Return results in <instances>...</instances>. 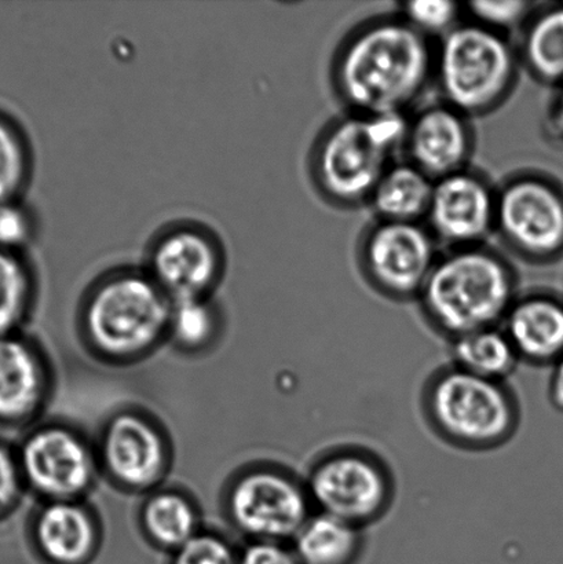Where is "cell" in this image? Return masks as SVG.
<instances>
[{"mask_svg": "<svg viewBox=\"0 0 563 564\" xmlns=\"http://www.w3.org/2000/svg\"><path fill=\"white\" fill-rule=\"evenodd\" d=\"M555 88L548 110V118H545V129L553 140L563 143V82Z\"/></svg>", "mask_w": 563, "mask_h": 564, "instance_id": "33", "label": "cell"}, {"mask_svg": "<svg viewBox=\"0 0 563 564\" xmlns=\"http://www.w3.org/2000/svg\"><path fill=\"white\" fill-rule=\"evenodd\" d=\"M197 521L195 507L174 491L154 495L142 508V527L149 538L174 551L198 534Z\"/></svg>", "mask_w": 563, "mask_h": 564, "instance_id": "24", "label": "cell"}, {"mask_svg": "<svg viewBox=\"0 0 563 564\" xmlns=\"http://www.w3.org/2000/svg\"><path fill=\"white\" fill-rule=\"evenodd\" d=\"M217 312L208 297L173 302L169 334L180 346L197 350L207 346L217 334Z\"/></svg>", "mask_w": 563, "mask_h": 564, "instance_id": "26", "label": "cell"}, {"mask_svg": "<svg viewBox=\"0 0 563 564\" xmlns=\"http://www.w3.org/2000/svg\"><path fill=\"white\" fill-rule=\"evenodd\" d=\"M522 69L517 47L504 33L461 22L435 47L434 80L443 101L467 118L504 107Z\"/></svg>", "mask_w": 563, "mask_h": 564, "instance_id": "4", "label": "cell"}, {"mask_svg": "<svg viewBox=\"0 0 563 564\" xmlns=\"http://www.w3.org/2000/svg\"><path fill=\"white\" fill-rule=\"evenodd\" d=\"M522 69L543 85L563 82V3L534 8L517 44Z\"/></svg>", "mask_w": 563, "mask_h": 564, "instance_id": "19", "label": "cell"}, {"mask_svg": "<svg viewBox=\"0 0 563 564\" xmlns=\"http://www.w3.org/2000/svg\"><path fill=\"white\" fill-rule=\"evenodd\" d=\"M435 47L399 15L364 22L344 39L331 83L347 112L408 116L434 80Z\"/></svg>", "mask_w": 563, "mask_h": 564, "instance_id": "1", "label": "cell"}, {"mask_svg": "<svg viewBox=\"0 0 563 564\" xmlns=\"http://www.w3.org/2000/svg\"><path fill=\"white\" fill-rule=\"evenodd\" d=\"M173 301L145 269H121L93 286L83 310L88 340L98 351L129 358L169 334Z\"/></svg>", "mask_w": 563, "mask_h": 564, "instance_id": "6", "label": "cell"}, {"mask_svg": "<svg viewBox=\"0 0 563 564\" xmlns=\"http://www.w3.org/2000/svg\"><path fill=\"white\" fill-rule=\"evenodd\" d=\"M104 466L110 477L131 489H147L159 482L167 466L162 434L149 420L134 413L110 420L101 444Z\"/></svg>", "mask_w": 563, "mask_h": 564, "instance_id": "15", "label": "cell"}, {"mask_svg": "<svg viewBox=\"0 0 563 564\" xmlns=\"http://www.w3.org/2000/svg\"><path fill=\"white\" fill-rule=\"evenodd\" d=\"M495 235L522 261H559L563 257V187L539 171L510 175L496 187Z\"/></svg>", "mask_w": 563, "mask_h": 564, "instance_id": "7", "label": "cell"}, {"mask_svg": "<svg viewBox=\"0 0 563 564\" xmlns=\"http://www.w3.org/2000/svg\"><path fill=\"white\" fill-rule=\"evenodd\" d=\"M24 488L15 451L0 440V521L13 512Z\"/></svg>", "mask_w": 563, "mask_h": 564, "instance_id": "31", "label": "cell"}, {"mask_svg": "<svg viewBox=\"0 0 563 564\" xmlns=\"http://www.w3.org/2000/svg\"><path fill=\"white\" fill-rule=\"evenodd\" d=\"M225 269V253L212 231L193 224L173 226L149 248L147 272L171 301L208 297Z\"/></svg>", "mask_w": 563, "mask_h": 564, "instance_id": "11", "label": "cell"}, {"mask_svg": "<svg viewBox=\"0 0 563 564\" xmlns=\"http://www.w3.org/2000/svg\"><path fill=\"white\" fill-rule=\"evenodd\" d=\"M450 341L451 365L479 378L506 381L522 362L501 326L472 332Z\"/></svg>", "mask_w": 563, "mask_h": 564, "instance_id": "22", "label": "cell"}, {"mask_svg": "<svg viewBox=\"0 0 563 564\" xmlns=\"http://www.w3.org/2000/svg\"><path fill=\"white\" fill-rule=\"evenodd\" d=\"M173 564H239L225 540L213 534H197L175 551Z\"/></svg>", "mask_w": 563, "mask_h": 564, "instance_id": "30", "label": "cell"}, {"mask_svg": "<svg viewBox=\"0 0 563 564\" xmlns=\"http://www.w3.org/2000/svg\"><path fill=\"white\" fill-rule=\"evenodd\" d=\"M44 394L46 372L36 348L20 332L0 337V427L30 422Z\"/></svg>", "mask_w": 563, "mask_h": 564, "instance_id": "16", "label": "cell"}, {"mask_svg": "<svg viewBox=\"0 0 563 564\" xmlns=\"http://www.w3.org/2000/svg\"><path fill=\"white\" fill-rule=\"evenodd\" d=\"M496 187L470 169L434 182L426 226L450 250L484 246L495 234Z\"/></svg>", "mask_w": 563, "mask_h": 564, "instance_id": "13", "label": "cell"}, {"mask_svg": "<svg viewBox=\"0 0 563 564\" xmlns=\"http://www.w3.org/2000/svg\"><path fill=\"white\" fill-rule=\"evenodd\" d=\"M422 405L440 438L472 452L504 446L521 420L517 397L506 381L479 378L454 365L429 379Z\"/></svg>", "mask_w": 563, "mask_h": 564, "instance_id": "5", "label": "cell"}, {"mask_svg": "<svg viewBox=\"0 0 563 564\" xmlns=\"http://www.w3.org/2000/svg\"><path fill=\"white\" fill-rule=\"evenodd\" d=\"M501 328L522 362L554 365L563 356V299L548 292L520 295Z\"/></svg>", "mask_w": 563, "mask_h": 564, "instance_id": "17", "label": "cell"}, {"mask_svg": "<svg viewBox=\"0 0 563 564\" xmlns=\"http://www.w3.org/2000/svg\"><path fill=\"white\" fill-rule=\"evenodd\" d=\"M231 522L253 541L286 543L312 517L306 484L279 469H257L231 486Z\"/></svg>", "mask_w": 563, "mask_h": 564, "instance_id": "10", "label": "cell"}, {"mask_svg": "<svg viewBox=\"0 0 563 564\" xmlns=\"http://www.w3.org/2000/svg\"><path fill=\"white\" fill-rule=\"evenodd\" d=\"M470 120L444 101L407 116V162L434 181L467 170L476 147Z\"/></svg>", "mask_w": 563, "mask_h": 564, "instance_id": "14", "label": "cell"}, {"mask_svg": "<svg viewBox=\"0 0 563 564\" xmlns=\"http://www.w3.org/2000/svg\"><path fill=\"white\" fill-rule=\"evenodd\" d=\"M361 528L316 512L291 541L301 564H357L364 552Z\"/></svg>", "mask_w": 563, "mask_h": 564, "instance_id": "21", "label": "cell"}, {"mask_svg": "<svg viewBox=\"0 0 563 564\" xmlns=\"http://www.w3.org/2000/svg\"><path fill=\"white\" fill-rule=\"evenodd\" d=\"M437 247L426 225L377 219L358 242V267L380 295L418 301L439 261Z\"/></svg>", "mask_w": 563, "mask_h": 564, "instance_id": "9", "label": "cell"}, {"mask_svg": "<svg viewBox=\"0 0 563 564\" xmlns=\"http://www.w3.org/2000/svg\"><path fill=\"white\" fill-rule=\"evenodd\" d=\"M306 488L314 511L366 529L389 511L394 499L390 469L373 453L345 446L313 464Z\"/></svg>", "mask_w": 563, "mask_h": 564, "instance_id": "8", "label": "cell"}, {"mask_svg": "<svg viewBox=\"0 0 563 564\" xmlns=\"http://www.w3.org/2000/svg\"><path fill=\"white\" fill-rule=\"evenodd\" d=\"M463 6L448 0H415L401 4L400 15L422 35L444 37L461 24Z\"/></svg>", "mask_w": 563, "mask_h": 564, "instance_id": "27", "label": "cell"}, {"mask_svg": "<svg viewBox=\"0 0 563 564\" xmlns=\"http://www.w3.org/2000/svg\"><path fill=\"white\" fill-rule=\"evenodd\" d=\"M239 564H301L291 545L272 541H253L242 552Z\"/></svg>", "mask_w": 563, "mask_h": 564, "instance_id": "32", "label": "cell"}, {"mask_svg": "<svg viewBox=\"0 0 563 564\" xmlns=\"http://www.w3.org/2000/svg\"><path fill=\"white\" fill-rule=\"evenodd\" d=\"M518 296L512 264L494 248L476 246L440 256L418 302L433 329L454 340L501 326Z\"/></svg>", "mask_w": 563, "mask_h": 564, "instance_id": "2", "label": "cell"}, {"mask_svg": "<svg viewBox=\"0 0 563 564\" xmlns=\"http://www.w3.org/2000/svg\"><path fill=\"white\" fill-rule=\"evenodd\" d=\"M550 401L563 412V356L553 365L550 379Z\"/></svg>", "mask_w": 563, "mask_h": 564, "instance_id": "34", "label": "cell"}, {"mask_svg": "<svg viewBox=\"0 0 563 564\" xmlns=\"http://www.w3.org/2000/svg\"><path fill=\"white\" fill-rule=\"evenodd\" d=\"M36 235V223L24 202L0 204V248L25 253Z\"/></svg>", "mask_w": 563, "mask_h": 564, "instance_id": "29", "label": "cell"}, {"mask_svg": "<svg viewBox=\"0 0 563 564\" xmlns=\"http://www.w3.org/2000/svg\"><path fill=\"white\" fill-rule=\"evenodd\" d=\"M407 116L347 112L320 132L311 152V178L336 208L364 206L404 147Z\"/></svg>", "mask_w": 563, "mask_h": 564, "instance_id": "3", "label": "cell"}, {"mask_svg": "<svg viewBox=\"0 0 563 564\" xmlns=\"http://www.w3.org/2000/svg\"><path fill=\"white\" fill-rule=\"evenodd\" d=\"M434 182L407 160L394 162L379 181L368 206L380 220L423 224L432 202Z\"/></svg>", "mask_w": 563, "mask_h": 564, "instance_id": "20", "label": "cell"}, {"mask_svg": "<svg viewBox=\"0 0 563 564\" xmlns=\"http://www.w3.org/2000/svg\"><path fill=\"white\" fill-rule=\"evenodd\" d=\"M15 455L25 488L50 501H74L91 484L93 456L74 431L53 425L32 431Z\"/></svg>", "mask_w": 563, "mask_h": 564, "instance_id": "12", "label": "cell"}, {"mask_svg": "<svg viewBox=\"0 0 563 564\" xmlns=\"http://www.w3.org/2000/svg\"><path fill=\"white\" fill-rule=\"evenodd\" d=\"M32 170L30 138L19 120L0 109V204L24 198Z\"/></svg>", "mask_w": 563, "mask_h": 564, "instance_id": "25", "label": "cell"}, {"mask_svg": "<svg viewBox=\"0 0 563 564\" xmlns=\"http://www.w3.org/2000/svg\"><path fill=\"white\" fill-rule=\"evenodd\" d=\"M465 13L470 21L504 33L521 30L534 6L522 0H479L465 6Z\"/></svg>", "mask_w": 563, "mask_h": 564, "instance_id": "28", "label": "cell"}, {"mask_svg": "<svg viewBox=\"0 0 563 564\" xmlns=\"http://www.w3.org/2000/svg\"><path fill=\"white\" fill-rule=\"evenodd\" d=\"M35 292V273L25 253L0 248V337L19 334Z\"/></svg>", "mask_w": 563, "mask_h": 564, "instance_id": "23", "label": "cell"}, {"mask_svg": "<svg viewBox=\"0 0 563 564\" xmlns=\"http://www.w3.org/2000/svg\"><path fill=\"white\" fill-rule=\"evenodd\" d=\"M32 539L47 561L79 564L96 549L97 529L75 501H50L33 519Z\"/></svg>", "mask_w": 563, "mask_h": 564, "instance_id": "18", "label": "cell"}]
</instances>
